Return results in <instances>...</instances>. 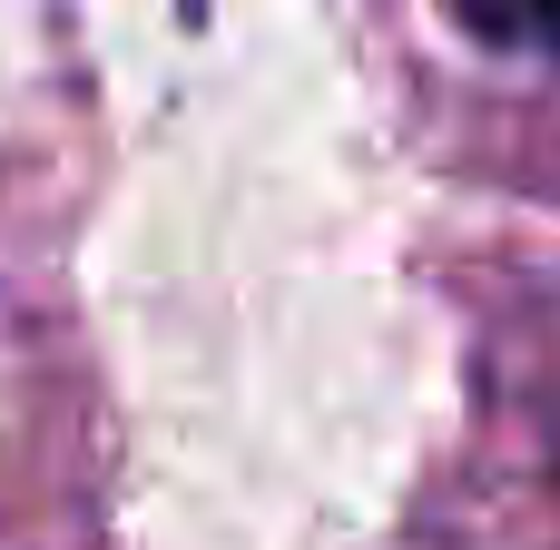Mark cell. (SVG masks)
<instances>
[{
  "instance_id": "cell-1",
  "label": "cell",
  "mask_w": 560,
  "mask_h": 550,
  "mask_svg": "<svg viewBox=\"0 0 560 550\" xmlns=\"http://www.w3.org/2000/svg\"><path fill=\"white\" fill-rule=\"evenodd\" d=\"M522 30H532V39L560 59V0H522Z\"/></svg>"
}]
</instances>
